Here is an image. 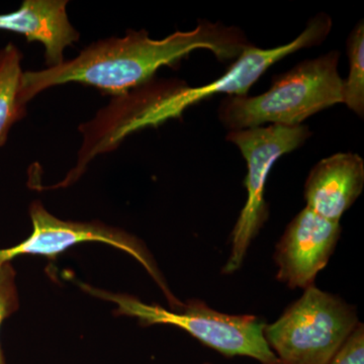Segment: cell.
<instances>
[{"mask_svg": "<svg viewBox=\"0 0 364 364\" xmlns=\"http://www.w3.org/2000/svg\"><path fill=\"white\" fill-rule=\"evenodd\" d=\"M23 53L14 43L0 48V147L28 112L23 97Z\"/></svg>", "mask_w": 364, "mask_h": 364, "instance_id": "11", "label": "cell"}, {"mask_svg": "<svg viewBox=\"0 0 364 364\" xmlns=\"http://www.w3.org/2000/svg\"><path fill=\"white\" fill-rule=\"evenodd\" d=\"M348 77L343 79L342 104L360 119L364 117V23L361 20L347 39Z\"/></svg>", "mask_w": 364, "mask_h": 364, "instance_id": "12", "label": "cell"}, {"mask_svg": "<svg viewBox=\"0 0 364 364\" xmlns=\"http://www.w3.org/2000/svg\"><path fill=\"white\" fill-rule=\"evenodd\" d=\"M20 309V296L16 284V272L11 262L0 264V332L7 318ZM0 364H7L0 340Z\"/></svg>", "mask_w": 364, "mask_h": 364, "instance_id": "13", "label": "cell"}, {"mask_svg": "<svg viewBox=\"0 0 364 364\" xmlns=\"http://www.w3.org/2000/svg\"><path fill=\"white\" fill-rule=\"evenodd\" d=\"M358 324L350 306L311 286L264 337L279 364H329Z\"/></svg>", "mask_w": 364, "mask_h": 364, "instance_id": "4", "label": "cell"}, {"mask_svg": "<svg viewBox=\"0 0 364 364\" xmlns=\"http://www.w3.org/2000/svg\"><path fill=\"white\" fill-rule=\"evenodd\" d=\"M250 45L241 28L220 21H200L193 30L162 40L151 39L146 30H129L124 37L92 43L58 66L25 71L23 97L28 104L48 88L76 82L116 97L153 80L161 67H176L195 50H208L227 62L235 61Z\"/></svg>", "mask_w": 364, "mask_h": 364, "instance_id": "1", "label": "cell"}, {"mask_svg": "<svg viewBox=\"0 0 364 364\" xmlns=\"http://www.w3.org/2000/svg\"><path fill=\"white\" fill-rule=\"evenodd\" d=\"M66 0H25L13 13L0 14V31L23 36L28 43L45 47L46 65L63 63L67 47L78 42L80 35L71 25Z\"/></svg>", "mask_w": 364, "mask_h": 364, "instance_id": "10", "label": "cell"}, {"mask_svg": "<svg viewBox=\"0 0 364 364\" xmlns=\"http://www.w3.org/2000/svg\"><path fill=\"white\" fill-rule=\"evenodd\" d=\"M79 286L90 296L114 304L116 316L138 318L142 326H176L227 358L247 356L262 364H279L265 340L267 325L255 316L217 312L198 299L188 301L178 310L168 311L130 294L112 293L86 284Z\"/></svg>", "mask_w": 364, "mask_h": 364, "instance_id": "3", "label": "cell"}, {"mask_svg": "<svg viewBox=\"0 0 364 364\" xmlns=\"http://www.w3.org/2000/svg\"><path fill=\"white\" fill-rule=\"evenodd\" d=\"M339 60V51L326 53L275 75L269 90L261 95L225 97L218 112L220 122L230 132L265 124H303L314 114L342 104Z\"/></svg>", "mask_w": 364, "mask_h": 364, "instance_id": "2", "label": "cell"}, {"mask_svg": "<svg viewBox=\"0 0 364 364\" xmlns=\"http://www.w3.org/2000/svg\"><path fill=\"white\" fill-rule=\"evenodd\" d=\"M311 136L312 132L304 124H270L228 134L227 141L238 147L247 164L244 181L247 200L232 232L231 253L223 272L233 273L241 267L251 242L267 222L265 186L273 165L280 157L301 147Z\"/></svg>", "mask_w": 364, "mask_h": 364, "instance_id": "5", "label": "cell"}, {"mask_svg": "<svg viewBox=\"0 0 364 364\" xmlns=\"http://www.w3.org/2000/svg\"><path fill=\"white\" fill-rule=\"evenodd\" d=\"M329 364H364V330L358 324Z\"/></svg>", "mask_w": 364, "mask_h": 364, "instance_id": "14", "label": "cell"}, {"mask_svg": "<svg viewBox=\"0 0 364 364\" xmlns=\"http://www.w3.org/2000/svg\"><path fill=\"white\" fill-rule=\"evenodd\" d=\"M339 223L329 221L305 208L294 218L277 246V279L289 289L312 286L338 242Z\"/></svg>", "mask_w": 364, "mask_h": 364, "instance_id": "8", "label": "cell"}, {"mask_svg": "<svg viewBox=\"0 0 364 364\" xmlns=\"http://www.w3.org/2000/svg\"><path fill=\"white\" fill-rule=\"evenodd\" d=\"M332 26L331 18L327 14L320 13L309 21L304 32L291 43L272 49L248 46L224 75L207 85L200 87L186 85L172 93L141 117L136 124L135 132L160 126L168 119H178L188 107L213 95L223 93L228 97L248 95L254 83L257 82L269 67L299 50L322 44L331 32Z\"/></svg>", "mask_w": 364, "mask_h": 364, "instance_id": "6", "label": "cell"}, {"mask_svg": "<svg viewBox=\"0 0 364 364\" xmlns=\"http://www.w3.org/2000/svg\"><path fill=\"white\" fill-rule=\"evenodd\" d=\"M364 186V161L356 153H337L318 161L305 183L306 207L339 223Z\"/></svg>", "mask_w": 364, "mask_h": 364, "instance_id": "9", "label": "cell"}, {"mask_svg": "<svg viewBox=\"0 0 364 364\" xmlns=\"http://www.w3.org/2000/svg\"><path fill=\"white\" fill-rule=\"evenodd\" d=\"M203 364H212V363H203Z\"/></svg>", "mask_w": 364, "mask_h": 364, "instance_id": "15", "label": "cell"}, {"mask_svg": "<svg viewBox=\"0 0 364 364\" xmlns=\"http://www.w3.org/2000/svg\"><path fill=\"white\" fill-rule=\"evenodd\" d=\"M32 233L13 247L0 249V264L11 262L23 255L56 258L59 254L81 243H102L119 249L135 258L147 270L168 299L172 311L181 306L169 291L156 262L145 244L124 230L100 221H64L48 212L40 200H33L30 208Z\"/></svg>", "mask_w": 364, "mask_h": 364, "instance_id": "7", "label": "cell"}]
</instances>
